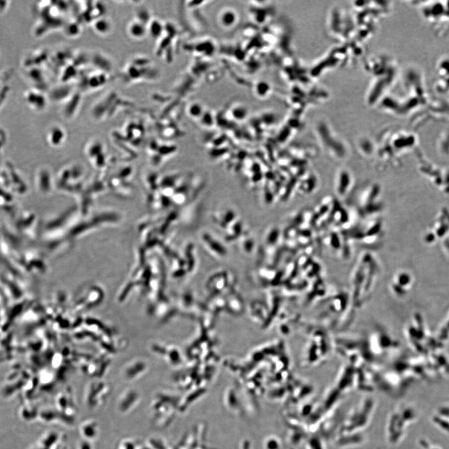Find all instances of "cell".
<instances>
[{"label":"cell","instance_id":"14","mask_svg":"<svg viewBox=\"0 0 449 449\" xmlns=\"http://www.w3.org/2000/svg\"><path fill=\"white\" fill-rule=\"evenodd\" d=\"M201 118L203 119L202 120V121H203L204 124H207V125H211L212 124V114H210V113L205 112Z\"/></svg>","mask_w":449,"mask_h":449},{"label":"cell","instance_id":"12","mask_svg":"<svg viewBox=\"0 0 449 449\" xmlns=\"http://www.w3.org/2000/svg\"><path fill=\"white\" fill-rule=\"evenodd\" d=\"M247 110L242 105H237L233 108L231 111V114L233 115L234 118L237 120H242L245 119L247 115Z\"/></svg>","mask_w":449,"mask_h":449},{"label":"cell","instance_id":"2","mask_svg":"<svg viewBox=\"0 0 449 449\" xmlns=\"http://www.w3.org/2000/svg\"><path fill=\"white\" fill-rule=\"evenodd\" d=\"M303 349V361L306 367L318 366L329 357L333 342L325 327L318 325L307 328Z\"/></svg>","mask_w":449,"mask_h":449},{"label":"cell","instance_id":"6","mask_svg":"<svg viewBox=\"0 0 449 449\" xmlns=\"http://www.w3.org/2000/svg\"><path fill=\"white\" fill-rule=\"evenodd\" d=\"M219 19L222 26L230 28L237 21V14L232 9H224L220 13Z\"/></svg>","mask_w":449,"mask_h":449},{"label":"cell","instance_id":"9","mask_svg":"<svg viewBox=\"0 0 449 449\" xmlns=\"http://www.w3.org/2000/svg\"><path fill=\"white\" fill-rule=\"evenodd\" d=\"M147 26V33L154 39L159 38L165 30V26L161 21L156 19H150Z\"/></svg>","mask_w":449,"mask_h":449},{"label":"cell","instance_id":"10","mask_svg":"<svg viewBox=\"0 0 449 449\" xmlns=\"http://www.w3.org/2000/svg\"><path fill=\"white\" fill-rule=\"evenodd\" d=\"M81 31V26L77 22H71L65 25V34L70 38H75L79 36Z\"/></svg>","mask_w":449,"mask_h":449},{"label":"cell","instance_id":"11","mask_svg":"<svg viewBox=\"0 0 449 449\" xmlns=\"http://www.w3.org/2000/svg\"><path fill=\"white\" fill-rule=\"evenodd\" d=\"M187 111H188L189 115H191L192 117L196 118V119H197V118H200V119H201L202 115H203L205 112L203 107H202L201 104L198 103L191 104V105L189 106L188 110H187Z\"/></svg>","mask_w":449,"mask_h":449},{"label":"cell","instance_id":"8","mask_svg":"<svg viewBox=\"0 0 449 449\" xmlns=\"http://www.w3.org/2000/svg\"><path fill=\"white\" fill-rule=\"evenodd\" d=\"M94 30L100 35H106L110 33L112 29V24L108 18L101 17L94 20Z\"/></svg>","mask_w":449,"mask_h":449},{"label":"cell","instance_id":"3","mask_svg":"<svg viewBox=\"0 0 449 449\" xmlns=\"http://www.w3.org/2000/svg\"><path fill=\"white\" fill-rule=\"evenodd\" d=\"M330 297V300L325 302L322 310L317 317L330 327H339L347 324L353 315L355 308L352 306L348 292L339 291Z\"/></svg>","mask_w":449,"mask_h":449},{"label":"cell","instance_id":"13","mask_svg":"<svg viewBox=\"0 0 449 449\" xmlns=\"http://www.w3.org/2000/svg\"><path fill=\"white\" fill-rule=\"evenodd\" d=\"M269 89L270 88H269L268 85L266 83L259 82L256 86V93L258 96L264 97V96H266V94L268 92Z\"/></svg>","mask_w":449,"mask_h":449},{"label":"cell","instance_id":"5","mask_svg":"<svg viewBox=\"0 0 449 449\" xmlns=\"http://www.w3.org/2000/svg\"><path fill=\"white\" fill-rule=\"evenodd\" d=\"M127 33L132 38L139 40L147 34V26L142 22L134 19L127 26Z\"/></svg>","mask_w":449,"mask_h":449},{"label":"cell","instance_id":"1","mask_svg":"<svg viewBox=\"0 0 449 449\" xmlns=\"http://www.w3.org/2000/svg\"><path fill=\"white\" fill-rule=\"evenodd\" d=\"M380 266L371 255H365L358 261L350 276L349 294L355 310L368 302L376 287Z\"/></svg>","mask_w":449,"mask_h":449},{"label":"cell","instance_id":"4","mask_svg":"<svg viewBox=\"0 0 449 449\" xmlns=\"http://www.w3.org/2000/svg\"><path fill=\"white\" fill-rule=\"evenodd\" d=\"M413 276L406 271H398L392 276L390 282V290L397 297H403L408 294L413 286Z\"/></svg>","mask_w":449,"mask_h":449},{"label":"cell","instance_id":"7","mask_svg":"<svg viewBox=\"0 0 449 449\" xmlns=\"http://www.w3.org/2000/svg\"><path fill=\"white\" fill-rule=\"evenodd\" d=\"M108 81V76L105 73H93L86 79V85L91 90L98 89L105 85Z\"/></svg>","mask_w":449,"mask_h":449}]
</instances>
